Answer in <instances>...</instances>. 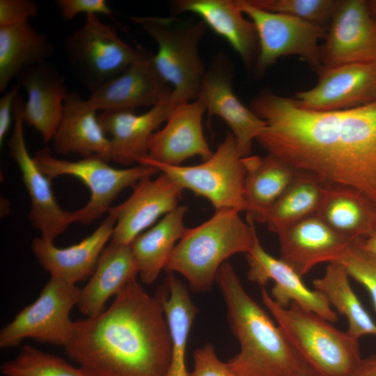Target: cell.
I'll return each mask as SVG.
<instances>
[{
    "label": "cell",
    "instance_id": "25",
    "mask_svg": "<svg viewBox=\"0 0 376 376\" xmlns=\"http://www.w3.org/2000/svg\"><path fill=\"white\" fill-rule=\"evenodd\" d=\"M175 13L198 15L205 25L223 38L249 68L258 54V40L253 22L244 17L237 0H179L173 3Z\"/></svg>",
    "mask_w": 376,
    "mask_h": 376
},
{
    "label": "cell",
    "instance_id": "36",
    "mask_svg": "<svg viewBox=\"0 0 376 376\" xmlns=\"http://www.w3.org/2000/svg\"><path fill=\"white\" fill-rule=\"evenodd\" d=\"M357 240L335 263H340L350 277L368 292L376 312V255L363 249Z\"/></svg>",
    "mask_w": 376,
    "mask_h": 376
},
{
    "label": "cell",
    "instance_id": "28",
    "mask_svg": "<svg viewBox=\"0 0 376 376\" xmlns=\"http://www.w3.org/2000/svg\"><path fill=\"white\" fill-rule=\"evenodd\" d=\"M336 232L354 240L365 239L376 228V207L351 187L328 184L315 214Z\"/></svg>",
    "mask_w": 376,
    "mask_h": 376
},
{
    "label": "cell",
    "instance_id": "35",
    "mask_svg": "<svg viewBox=\"0 0 376 376\" xmlns=\"http://www.w3.org/2000/svg\"><path fill=\"white\" fill-rule=\"evenodd\" d=\"M253 6L273 13L296 17L325 26L336 0H249Z\"/></svg>",
    "mask_w": 376,
    "mask_h": 376
},
{
    "label": "cell",
    "instance_id": "1",
    "mask_svg": "<svg viewBox=\"0 0 376 376\" xmlns=\"http://www.w3.org/2000/svg\"><path fill=\"white\" fill-rule=\"evenodd\" d=\"M251 109L267 123L256 140L268 153L327 184L357 189L376 207V102L311 111L265 91Z\"/></svg>",
    "mask_w": 376,
    "mask_h": 376
},
{
    "label": "cell",
    "instance_id": "43",
    "mask_svg": "<svg viewBox=\"0 0 376 376\" xmlns=\"http://www.w3.org/2000/svg\"><path fill=\"white\" fill-rule=\"evenodd\" d=\"M295 376H315L308 366L301 360Z\"/></svg>",
    "mask_w": 376,
    "mask_h": 376
},
{
    "label": "cell",
    "instance_id": "17",
    "mask_svg": "<svg viewBox=\"0 0 376 376\" xmlns=\"http://www.w3.org/2000/svg\"><path fill=\"white\" fill-rule=\"evenodd\" d=\"M246 256L249 265L248 279L260 285L273 281L274 285L270 295L276 304L288 307L294 302L331 323L338 320L337 313L325 297L318 290L308 288L303 282L302 276L286 263L267 252L258 235Z\"/></svg>",
    "mask_w": 376,
    "mask_h": 376
},
{
    "label": "cell",
    "instance_id": "42",
    "mask_svg": "<svg viewBox=\"0 0 376 376\" xmlns=\"http://www.w3.org/2000/svg\"><path fill=\"white\" fill-rule=\"evenodd\" d=\"M359 244L363 249L376 255V228L366 238L361 239Z\"/></svg>",
    "mask_w": 376,
    "mask_h": 376
},
{
    "label": "cell",
    "instance_id": "15",
    "mask_svg": "<svg viewBox=\"0 0 376 376\" xmlns=\"http://www.w3.org/2000/svg\"><path fill=\"white\" fill-rule=\"evenodd\" d=\"M183 190L162 172L154 179L148 178L140 181L124 202L111 207L108 212L115 220L111 241L129 245L160 217L179 206Z\"/></svg>",
    "mask_w": 376,
    "mask_h": 376
},
{
    "label": "cell",
    "instance_id": "10",
    "mask_svg": "<svg viewBox=\"0 0 376 376\" xmlns=\"http://www.w3.org/2000/svg\"><path fill=\"white\" fill-rule=\"evenodd\" d=\"M238 6L256 29L258 54L255 63L256 75H262L277 60L297 56L318 74L322 70L319 41L325 38L327 28L288 15L260 9L249 0H237Z\"/></svg>",
    "mask_w": 376,
    "mask_h": 376
},
{
    "label": "cell",
    "instance_id": "23",
    "mask_svg": "<svg viewBox=\"0 0 376 376\" xmlns=\"http://www.w3.org/2000/svg\"><path fill=\"white\" fill-rule=\"evenodd\" d=\"M17 79V86L27 93L24 123L38 131L45 142L52 141L69 93L65 77L45 61L25 70Z\"/></svg>",
    "mask_w": 376,
    "mask_h": 376
},
{
    "label": "cell",
    "instance_id": "30",
    "mask_svg": "<svg viewBox=\"0 0 376 376\" xmlns=\"http://www.w3.org/2000/svg\"><path fill=\"white\" fill-rule=\"evenodd\" d=\"M166 318L171 340V355L166 376H189L185 355L189 332L198 308L186 285L174 273H167L157 292Z\"/></svg>",
    "mask_w": 376,
    "mask_h": 376
},
{
    "label": "cell",
    "instance_id": "20",
    "mask_svg": "<svg viewBox=\"0 0 376 376\" xmlns=\"http://www.w3.org/2000/svg\"><path fill=\"white\" fill-rule=\"evenodd\" d=\"M277 236L280 258L301 276L320 263L336 262L358 240L336 232L315 214L292 225Z\"/></svg>",
    "mask_w": 376,
    "mask_h": 376
},
{
    "label": "cell",
    "instance_id": "32",
    "mask_svg": "<svg viewBox=\"0 0 376 376\" xmlns=\"http://www.w3.org/2000/svg\"><path fill=\"white\" fill-rule=\"evenodd\" d=\"M327 183L308 172L298 175L267 212L263 224L276 235L292 225L315 215Z\"/></svg>",
    "mask_w": 376,
    "mask_h": 376
},
{
    "label": "cell",
    "instance_id": "39",
    "mask_svg": "<svg viewBox=\"0 0 376 376\" xmlns=\"http://www.w3.org/2000/svg\"><path fill=\"white\" fill-rule=\"evenodd\" d=\"M61 15L65 20H72L77 15L99 13L110 15L111 9L104 0H56Z\"/></svg>",
    "mask_w": 376,
    "mask_h": 376
},
{
    "label": "cell",
    "instance_id": "26",
    "mask_svg": "<svg viewBox=\"0 0 376 376\" xmlns=\"http://www.w3.org/2000/svg\"><path fill=\"white\" fill-rule=\"evenodd\" d=\"M138 274L130 244L110 241L88 283L79 290L77 306L80 312L86 318L99 314L107 300Z\"/></svg>",
    "mask_w": 376,
    "mask_h": 376
},
{
    "label": "cell",
    "instance_id": "27",
    "mask_svg": "<svg viewBox=\"0 0 376 376\" xmlns=\"http://www.w3.org/2000/svg\"><path fill=\"white\" fill-rule=\"evenodd\" d=\"M246 173L244 199L247 215L254 222H264L265 217L291 185L299 171L279 157L249 155L243 158Z\"/></svg>",
    "mask_w": 376,
    "mask_h": 376
},
{
    "label": "cell",
    "instance_id": "31",
    "mask_svg": "<svg viewBox=\"0 0 376 376\" xmlns=\"http://www.w3.org/2000/svg\"><path fill=\"white\" fill-rule=\"evenodd\" d=\"M53 52L47 36L29 22L0 27V91L25 70L45 62Z\"/></svg>",
    "mask_w": 376,
    "mask_h": 376
},
{
    "label": "cell",
    "instance_id": "37",
    "mask_svg": "<svg viewBox=\"0 0 376 376\" xmlns=\"http://www.w3.org/2000/svg\"><path fill=\"white\" fill-rule=\"evenodd\" d=\"M194 369L189 376H236L227 363L221 361L214 346L206 343L196 349L193 354Z\"/></svg>",
    "mask_w": 376,
    "mask_h": 376
},
{
    "label": "cell",
    "instance_id": "40",
    "mask_svg": "<svg viewBox=\"0 0 376 376\" xmlns=\"http://www.w3.org/2000/svg\"><path fill=\"white\" fill-rule=\"evenodd\" d=\"M19 87L15 86L6 92L0 99V143L1 144L10 129L14 104Z\"/></svg>",
    "mask_w": 376,
    "mask_h": 376
},
{
    "label": "cell",
    "instance_id": "19",
    "mask_svg": "<svg viewBox=\"0 0 376 376\" xmlns=\"http://www.w3.org/2000/svg\"><path fill=\"white\" fill-rule=\"evenodd\" d=\"M178 104L173 92L148 111H104L99 120L111 142V160L122 165L139 163L147 157L148 142L159 126L166 122Z\"/></svg>",
    "mask_w": 376,
    "mask_h": 376
},
{
    "label": "cell",
    "instance_id": "38",
    "mask_svg": "<svg viewBox=\"0 0 376 376\" xmlns=\"http://www.w3.org/2000/svg\"><path fill=\"white\" fill-rule=\"evenodd\" d=\"M38 12L32 0H0V27L29 22Z\"/></svg>",
    "mask_w": 376,
    "mask_h": 376
},
{
    "label": "cell",
    "instance_id": "44",
    "mask_svg": "<svg viewBox=\"0 0 376 376\" xmlns=\"http://www.w3.org/2000/svg\"><path fill=\"white\" fill-rule=\"evenodd\" d=\"M367 3L371 14L376 18V0L367 1Z\"/></svg>",
    "mask_w": 376,
    "mask_h": 376
},
{
    "label": "cell",
    "instance_id": "11",
    "mask_svg": "<svg viewBox=\"0 0 376 376\" xmlns=\"http://www.w3.org/2000/svg\"><path fill=\"white\" fill-rule=\"evenodd\" d=\"M79 290L76 285L51 277L38 297L1 328L0 347H15L25 338L65 347L74 331L70 313Z\"/></svg>",
    "mask_w": 376,
    "mask_h": 376
},
{
    "label": "cell",
    "instance_id": "12",
    "mask_svg": "<svg viewBox=\"0 0 376 376\" xmlns=\"http://www.w3.org/2000/svg\"><path fill=\"white\" fill-rule=\"evenodd\" d=\"M24 102L18 95L14 104V128L8 141L10 155L16 162L30 199L29 219L45 240L54 242L75 221L74 212L58 204L49 178L28 152L24 133Z\"/></svg>",
    "mask_w": 376,
    "mask_h": 376
},
{
    "label": "cell",
    "instance_id": "29",
    "mask_svg": "<svg viewBox=\"0 0 376 376\" xmlns=\"http://www.w3.org/2000/svg\"><path fill=\"white\" fill-rule=\"evenodd\" d=\"M187 207L179 205L130 244L141 281L152 284L164 270L175 246L187 228L184 224Z\"/></svg>",
    "mask_w": 376,
    "mask_h": 376
},
{
    "label": "cell",
    "instance_id": "7",
    "mask_svg": "<svg viewBox=\"0 0 376 376\" xmlns=\"http://www.w3.org/2000/svg\"><path fill=\"white\" fill-rule=\"evenodd\" d=\"M231 132L219 143L210 158L195 165H169L143 157L138 164L150 165L168 175L183 189L208 200L215 210L246 212L244 199L245 166Z\"/></svg>",
    "mask_w": 376,
    "mask_h": 376
},
{
    "label": "cell",
    "instance_id": "8",
    "mask_svg": "<svg viewBox=\"0 0 376 376\" xmlns=\"http://www.w3.org/2000/svg\"><path fill=\"white\" fill-rule=\"evenodd\" d=\"M40 169L51 180L60 176L79 179L88 188L91 197L81 209L75 211V221L91 224L108 213L111 204L125 189L134 187L140 181L160 171L146 164L117 169L96 157L69 161L54 157L49 148L38 150L33 156Z\"/></svg>",
    "mask_w": 376,
    "mask_h": 376
},
{
    "label": "cell",
    "instance_id": "9",
    "mask_svg": "<svg viewBox=\"0 0 376 376\" xmlns=\"http://www.w3.org/2000/svg\"><path fill=\"white\" fill-rule=\"evenodd\" d=\"M65 49L77 77L91 92L120 75L143 52L96 14L86 15L84 24L65 39Z\"/></svg>",
    "mask_w": 376,
    "mask_h": 376
},
{
    "label": "cell",
    "instance_id": "3",
    "mask_svg": "<svg viewBox=\"0 0 376 376\" xmlns=\"http://www.w3.org/2000/svg\"><path fill=\"white\" fill-rule=\"evenodd\" d=\"M215 281L240 352L226 363L236 376H295L301 358L270 315L246 292L233 265L225 262Z\"/></svg>",
    "mask_w": 376,
    "mask_h": 376
},
{
    "label": "cell",
    "instance_id": "33",
    "mask_svg": "<svg viewBox=\"0 0 376 376\" xmlns=\"http://www.w3.org/2000/svg\"><path fill=\"white\" fill-rule=\"evenodd\" d=\"M345 269L338 263H329L324 275L313 281L331 306L347 318V332L359 339L366 335L376 336V322L354 292Z\"/></svg>",
    "mask_w": 376,
    "mask_h": 376
},
{
    "label": "cell",
    "instance_id": "21",
    "mask_svg": "<svg viewBox=\"0 0 376 376\" xmlns=\"http://www.w3.org/2000/svg\"><path fill=\"white\" fill-rule=\"evenodd\" d=\"M152 54L141 56L120 75L91 92L88 99L98 111H133L153 107L172 93L156 71Z\"/></svg>",
    "mask_w": 376,
    "mask_h": 376
},
{
    "label": "cell",
    "instance_id": "18",
    "mask_svg": "<svg viewBox=\"0 0 376 376\" xmlns=\"http://www.w3.org/2000/svg\"><path fill=\"white\" fill-rule=\"evenodd\" d=\"M198 98L209 117L221 118L230 128L242 155H250L252 142L263 132L266 122L247 108L235 95L231 75L219 60L205 72Z\"/></svg>",
    "mask_w": 376,
    "mask_h": 376
},
{
    "label": "cell",
    "instance_id": "24",
    "mask_svg": "<svg viewBox=\"0 0 376 376\" xmlns=\"http://www.w3.org/2000/svg\"><path fill=\"white\" fill-rule=\"evenodd\" d=\"M97 110L88 100L69 92L60 123L52 139L54 151L61 155L79 154L111 161V142L99 120Z\"/></svg>",
    "mask_w": 376,
    "mask_h": 376
},
{
    "label": "cell",
    "instance_id": "6",
    "mask_svg": "<svg viewBox=\"0 0 376 376\" xmlns=\"http://www.w3.org/2000/svg\"><path fill=\"white\" fill-rule=\"evenodd\" d=\"M156 42L157 51L152 64L172 89L178 104L198 97L205 70L198 54V45L204 35L205 24L179 23L176 19L161 17H132Z\"/></svg>",
    "mask_w": 376,
    "mask_h": 376
},
{
    "label": "cell",
    "instance_id": "34",
    "mask_svg": "<svg viewBox=\"0 0 376 376\" xmlns=\"http://www.w3.org/2000/svg\"><path fill=\"white\" fill-rule=\"evenodd\" d=\"M1 372L4 376H95L82 367H75L29 345L23 346L15 359L3 363Z\"/></svg>",
    "mask_w": 376,
    "mask_h": 376
},
{
    "label": "cell",
    "instance_id": "5",
    "mask_svg": "<svg viewBox=\"0 0 376 376\" xmlns=\"http://www.w3.org/2000/svg\"><path fill=\"white\" fill-rule=\"evenodd\" d=\"M262 301L290 345L315 376H346L361 359L359 339L292 302L276 304L265 288Z\"/></svg>",
    "mask_w": 376,
    "mask_h": 376
},
{
    "label": "cell",
    "instance_id": "16",
    "mask_svg": "<svg viewBox=\"0 0 376 376\" xmlns=\"http://www.w3.org/2000/svg\"><path fill=\"white\" fill-rule=\"evenodd\" d=\"M205 112L200 98L178 104L165 125L150 136L146 157L174 166L192 157H200L203 161L210 158L213 152L205 138L202 124Z\"/></svg>",
    "mask_w": 376,
    "mask_h": 376
},
{
    "label": "cell",
    "instance_id": "4",
    "mask_svg": "<svg viewBox=\"0 0 376 376\" xmlns=\"http://www.w3.org/2000/svg\"><path fill=\"white\" fill-rule=\"evenodd\" d=\"M240 212L233 209L215 210L205 221L187 228L164 271L183 276L196 292L210 290L221 266L234 254L247 253L257 236L255 222L249 216L244 221Z\"/></svg>",
    "mask_w": 376,
    "mask_h": 376
},
{
    "label": "cell",
    "instance_id": "2",
    "mask_svg": "<svg viewBox=\"0 0 376 376\" xmlns=\"http://www.w3.org/2000/svg\"><path fill=\"white\" fill-rule=\"evenodd\" d=\"M64 348L95 376H166L171 340L159 296L132 280L108 308L75 322Z\"/></svg>",
    "mask_w": 376,
    "mask_h": 376
},
{
    "label": "cell",
    "instance_id": "22",
    "mask_svg": "<svg viewBox=\"0 0 376 376\" xmlns=\"http://www.w3.org/2000/svg\"><path fill=\"white\" fill-rule=\"evenodd\" d=\"M114 226V219L108 214L91 234L77 244L60 248L54 242L40 237L33 240L31 249L52 278L76 285L93 274L107 244L112 238Z\"/></svg>",
    "mask_w": 376,
    "mask_h": 376
},
{
    "label": "cell",
    "instance_id": "14",
    "mask_svg": "<svg viewBox=\"0 0 376 376\" xmlns=\"http://www.w3.org/2000/svg\"><path fill=\"white\" fill-rule=\"evenodd\" d=\"M312 88L299 91L297 104L311 111L348 109L376 102V62L322 68Z\"/></svg>",
    "mask_w": 376,
    "mask_h": 376
},
{
    "label": "cell",
    "instance_id": "13",
    "mask_svg": "<svg viewBox=\"0 0 376 376\" xmlns=\"http://www.w3.org/2000/svg\"><path fill=\"white\" fill-rule=\"evenodd\" d=\"M322 68L376 62V18L364 0H336L324 42Z\"/></svg>",
    "mask_w": 376,
    "mask_h": 376
},
{
    "label": "cell",
    "instance_id": "41",
    "mask_svg": "<svg viewBox=\"0 0 376 376\" xmlns=\"http://www.w3.org/2000/svg\"><path fill=\"white\" fill-rule=\"evenodd\" d=\"M346 376H376V356L363 358L356 368Z\"/></svg>",
    "mask_w": 376,
    "mask_h": 376
}]
</instances>
